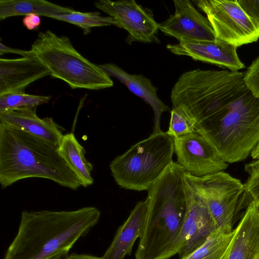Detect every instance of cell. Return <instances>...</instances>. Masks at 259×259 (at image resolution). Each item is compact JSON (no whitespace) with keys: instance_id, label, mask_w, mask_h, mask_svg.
Instances as JSON below:
<instances>
[{"instance_id":"obj_1","label":"cell","mask_w":259,"mask_h":259,"mask_svg":"<svg viewBox=\"0 0 259 259\" xmlns=\"http://www.w3.org/2000/svg\"><path fill=\"white\" fill-rule=\"evenodd\" d=\"M100 216L94 206L69 211L24 210L4 259H53L68 253L98 223Z\"/></svg>"},{"instance_id":"obj_2","label":"cell","mask_w":259,"mask_h":259,"mask_svg":"<svg viewBox=\"0 0 259 259\" xmlns=\"http://www.w3.org/2000/svg\"><path fill=\"white\" fill-rule=\"evenodd\" d=\"M185 173L173 161L147 191V212L135 259H168L177 254L187 205Z\"/></svg>"},{"instance_id":"obj_3","label":"cell","mask_w":259,"mask_h":259,"mask_svg":"<svg viewBox=\"0 0 259 259\" xmlns=\"http://www.w3.org/2000/svg\"><path fill=\"white\" fill-rule=\"evenodd\" d=\"M59 146L0 122V184L5 189L23 179L50 180L73 190L80 183L58 152Z\"/></svg>"},{"instance_id":"obj_4","label":"cell","mask_w":259,"mask_h":259,"mask_svg":"<svg viewBox=\"0 0 259 259\" xmlns=\"http://www.w3.org/2000/svg\"><path fill=\"white\" fill-rule=\"evenodd\" d=\"M244 73L196 69L183 73L170 94L174 109L195 126L245 95Z\"/></svg>"},{"instance_id":"obj_5","label":"cell","mask_w":259,"mask_h":259,"mask_svg":"<svg viewBox=\"0 0 259 259\" xmlns=\"http://www.w3.org/2000/svg\"><path fill=\"white\" fill-rule=\"evenodd\" d=\"M227 163L244 160L259 143V98L249 91L194 126Z\"/></svg>"},{"instance_id":"obj_6","label":"cell","mask_w":259,"mask_h":259,"mask_svg":"<svg viewBox=\"0 0 259 259\" xmlns=\"http://www.w3.org/2000/svg\"><path fill=\"white\" fill-rule=\"evenodd\" d=\"M30 51L50 70L51 76L71 89L98 90L113 85L110 76L81 55L66 36L50 30L40 32Z\"/></svg>"},{"instance_id":"obj_7","label":"cell","mask_w":259,"mask_h":259,"mask_svg":"<svg viewBox=\"0 0 259 259\" xmlns=\"http://www.w3.org/2000/svg\"><path fill=\"white\" fill-rule=\"evenodd\" d=\"M174 152V139L166 132L152 134L110 162L111 175L123 189L148 191L173 161Z\"/></svg>"},{"instance_id":"obj_8","label":"cell","mask_w":259,"mask_h":259,"mask_svg":"<svg viewBox=\"0 0 259 259\" xmlns=\"http://www.w3.org/2000/svg\"><path fill=\"white\" fill-rule=\"evenodd\" d=\"M185 178L206 205L217 228L232 232L240 197L245 191L241 181L224 171L202 177L186 171Z\"/></svg>"},{"instance_id":"obj_9","label":"cell","mask_w":259,"mask_h":259,"mask_svg":"<svg viewBox=\"0 0 259 259\" xmlns=\"http://www.w3.org/2000/svg\"><path fill=\"white\" fill-rule=\"evenodd\" d=\"M206 16L215 39L237 48L257 41L259 25L244 12L237 0L193 1Z\"/></svg>"},{"instance_id":"obj_10","label":"cell","mask_w":259,"mask_h":259,"mask_svg":"<svg viewBox=\"0 0 259 259\" xmlns=\"http://www.w3.org/2000/svg\"><path fill=\"white\" fill-rule=\"evenodd\" d=\"M94 5L112 18L117 27L127 31L126 42H152L156 40L159 23L152 15L134 0H99Z\"/></svg>"},{"instance_id":"obj_11","label":"cell","mask_w":259,"mask_h":259,"mask_svg":"<svg viewBox=\"0 0 259 259\" xmlns=\"http://www.w3.org/2000/svg\"><path fill=\"white\" fill-rule=\"evenodd\" d=\"M174 142L177 162L192 176L202 177L228 167L212 146L196 132L174 138Z\"/></svg>"},{"instance_id":"obj_12","label":"cell","mask_w":259,"mask_h":259,"mask_svg":"<svg viewBox=\"0 0 259 259\" xmlns=\"http://www.w3.org/2000/svg\"><path fill=\"white\" fill-rule=\"evenodd\" d=\"M186 182L187 205L177 249L180 259L195 250L218 229L205 202Z\"/></svg>"},{"instance_id":"obj_13","label":"cell","mask_w":259,"mask_h":259,"mask_svg":"<svg viewBox=\"0 0 259 259\" xmlns=\"http://www.w3.org/2000/svg\"><path fill=\"white\" fill-rule=\"evenodd\" d=\"M175 13L159 24V30L176 38L186 40H214V32L206 17L202 15L189 0H174Z\"/></svg>"},{"instance_id":"obj_14","label":"cell","mask_w":259,"mask_h":259,"mask_svg":"<svg viewBox=\"0 0 259 259\" xmlns=\"http://www.w3.org/2000/svg\"><path fill=\"white\" fill-rule=\"evenodd\" d=\"M166 48L176 55L186 56L193 60L224 67L233 71L245 67L240 59L237 48L219 40H186L168 44Z\"/></svg>"},{"instance_id":"obj_15","label":"cell","mask_w":259,"mask_h":259,"mask_svg":"<svg viewBox=\"0 0 259 259\" xmlns=\"http://www.w3.org/2000/svg\"><path fill=\"white\" fill-rule=\"evenodd\" d=\"M50 75L47 67L32 53L17 59H0V95L24 92L32 82Z\"/></svg>"},{"instance_id":"obj_16","label":"cell","mask_w":259,"mask_h":259,"mask_svg":"<svg viewBox=\"0 0 259 259\" xmlns=\"http://www.w3.org/2000/svg\"><path fill=\"white\" fill-rule=\"evenodd\" d=\"M233 231L232 239L221 259H255L259 254V206L254 201L248 205Z\"/></svg>"},{"instance_id":"obj_17","label":"cell","mask_w":259,"mask_h":259,"mask_svg":"<svg viewBox=\"0 0 259 259\" xmlns=\"http://www.w3.org/2000/svg\"><path fill=\"white\" fill-rule=\"evenodd\" d=\"M109 76L117 78L125 85L134 94L148 104L154 112V126L152 134L161 132V117L164 112L170 111L169 107L158 97L157 88L151 80L141 74H131L113 63L98 65Z\"/></svg>"},{"instance_id":"obj_18","label":"cell","mask_w":259,"mask_h":259,"mask_svg":"<svg viewBox=\"0 0 259 259\" xmlns=\"http://www.w3.org/2000/svg\"><path fill=\"white\" fill-rule=\"evenodd\" d=\"M36 111L17 109L0 113V122L59 146L65 129L51 117L39 118Z\"/></svg>"},{"instance_id":"obj_19","label":"cell","mask_w":259,"mask_h":259,"mask_svg":"<svg viewBox=\"0 0 259 259\" xmlns=\"http://www.w3.org/2000/svg\"><path fill=\"white\" fill-rule=\"evenodd\" d=\"M146 199L137 203L124 223L118 229L103 259H124L132 252L136 240L140 238L147 212Z\"/></svg>"},{"instance_id":"obj_20","label":"cell","mask_w":259,"mask_h":259,"mask_svg":"<svg viewBox=\"0 0 259 259\" xmlns=\"http://www.w3.org/2000/svg\"><path fill=\"white\" fill-rule=\"evenodd\" d=\"M58 152L79 180L81 186L87 187L94 183L92 164L85 158V150L73 133L64 135Z\"/></svg>"},{"instance_id":"obj_21","label":"cell","mask_w":259,"mask_h":259,"mask_svg":"<svg viewBox=\"0 0 259 259\" xmlns=\"http://www.w3.org/2000/svg\"><path fill=\"white\" fill-rule=\"evenodd\" d=\"M75 11L71 8L62 7L44 0H1L0 19L34 14L49 17L58 14Z\"/></svg>"},{"instance_id":"obj_22","label":"cell","mask_w":259,"mask_h":259,"mask_svg":"<svg viewBox=\"0 0 259 259\" xmlns=\"http://www.w3.org/2000/svg\"><path fill=\"white\" fill-rule=\"evenodd\" d=\"M234 231L214 230L198 248L182 259H221L232 239Z\"/></svg>"},{"instance_id":"obj_23","label":"cell","mask_w":259,"mask_h":259,"mask_svg":"<svg viewBox=\"0 0 259 259\" xmlns=\"http://www.w3.org/2000/svg\"><path fill=\"white\" fill-rule=\"evenodd\" d=\"M49 17L75 25L83 30L84 34L89 33L93 27L117 25L112 18L102 16L98 12L74 11L70 13L55 14Z\"/></svg>"},{"instance_id":"obj_24","label":"cell","mask_w":259,"mask_h":259,"mask_svg":"<svg viewBox=\"0 0 259 259\" xmlns=\"http://www.w3.org/2000/svg\"><path fill=\"white\" fill-rule=\"evenodd\" d=\"M51 96L15 92L0 95V113L17 109L36 110L38 106L49 102Z\"/></svg>"},{"instance_id":"obj_25","label":"cell","mask_w":259,"mask_h":259,"mask_svg":"<svg viewBox=\"0 0 259 259\" xmlns=\"http://www.w3.org/2000/svg\"><path fill=\"white\" fill-rule=\"evenodd\" d=\"M166 132L174 139L196 132V131L189 119L172 108L170 111L168 129Z\"/></svg>"},{"instance_id":"obj_26","label":"cell","mask_w":259,"mask_h":259,"mask_svg":"<svg viewBox=\"0 0 259 259\" xmlns=\"http://www.w3.org/2000/svg\"><path fill=\"white\" fill-rule=\"evenodd\" d=\"M244 81L248 91L259 98V56L252 62L244 73Z\"/></svg>"},{"instance_id":"obj_27","label":"cell","mask_w":259,"mask_h":259,"mask_svg":"<svg viewBox=\"0 0 259 259\" xmlns=\"http://www.w3.org/2000/svg\"><path fill=\"white\" fill-rule=\"evenodd\" d=\"M245 171L249 176L244 184L245 191L259 206V168Z\"/></svg>"},{"instance_id":"obj_28","label":"cell","mask_w":259,"mask_h":259,"mask_svg":"<svg viewBox=\"0 0 259 259\" xmlns=\"http://www.w3.org/2000/svg\"><path fill=\"white\" fill-rule=\"evenodd\" d=\"M245 14L259 25V0H237Z\"/></svg>"},{"instance_id":"obj_29","label":"cell","mask_w":259,"mask_h":259,"mask_svg":"<svg viewBox=\"0 0 259 259\" xmlns=\"http://www.w3.org/2000/svg\"><path fill=\"white\" fill-rule=\"evenodd\" d=\"M22 23L27 29L30 30H35L40 24V16L34 14H28L24 17Z\"/></svg>"},{"instance_id":"obj_30","label":"cell","mask_w":259,"mask_h":259,"mask_svg":"<svg viewBox=\"0 0 259 259\" xmlns=\"http://www.w3.org/2000/svg\"><path fill=\"white\" fill-rule=\"evenodd\" d=\"M250 155L253 160L245 165V170L259 168V143L253 149Z\"/></svg>"},{"instance_id":"obj_31","label":"cell","mask_w":259,"mask_h":259,"mask_svg":"<svg viewBox=\"0 0 259 259\" xmlns=\"http://www.w3.org/2000/svg\"><path fill=\"white\" fill-rule=\"evenodd\" d=\"M6 53H12L20 55L23 57L28 55L31 53V51H25L18 49L12 48L5 46L2 42L0 43V54L1 55Z\"/></svg>"},{"instance_id":"obj_32","label":"cell","mask_w":259,"mask_h":259,"mask_svg":"<svg viewBox=\"0 0 259 259\" xmlns=\"http://www.w3.org/2000/svg\"><path fill=\"white\" fill-rule=\"evenodd\" d=\"M69 259H103L102 257H99L95 256L86 254L71 253L69 255Z\"/></svg>"},{"instance_id":"obj_33","label":"cell","mask_w":259,"mask_h":259,"mask_svg":"<svg viewBox=\"0 0 259 259\" xmlns=\"http://www.w3.org/2000/svg\"><path fill=\"white\" fill-rule=\"evenodd\" d=\"M68 253H63L53 259H69Z\"/></svg>"},{"instance_id":"obj_34","label":"cell","mask_w":259,"mask_h":259,"mask_svg":"<svg viewBox=\"0 0 259 259\" xmlns=\"http://www.w3.org/2000/svg\"><path fill=\"white\" fill-rule=\"evenodd\" d=\"M255 259H259V254L257 255Z\"/></svg>"}]
</instances>
